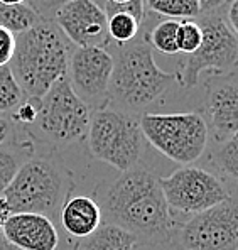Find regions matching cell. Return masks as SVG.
<instances>
[{
    "label": "cell",
    "mask_w": 238,
    "mask_h": 250,
    "mask_svg": "<svg viewBox=\"0 0 238 250\" xmlns=\"http://www.w3.org/2000/svg\"><path fill=\"white\" fill-rule=\"evenodd\" d=\"M10 132H12V122L5 115H0V146L5 144Z\"/></svg>",
    "instance_id": "f546056e"
},
{
    "label": "cell",
    "mask_w": 238,
    "mask_h": 250,
    "mask_svg": "<svg viewBox=\"0 0 238 250\" xmlns=\"http://www.w3.org/2000/svg\"><path fill=\"white\" fill-rule=\"evenodd\" d=\"M66 2H69V0H38V5H34L32 9L34 10H38V14L41 17H44L46 19V12H51V14H54V10L56 9H60L63 3ZM97 3H103V0H95Z\"/></svg>",
    "instance_id": "484cf974"
},
{
    "label": "cell",
    "mask_w": 238,
    "mask_h": 250,
    "mask_svg": "<svg viewBox=\"0 0 238 250\" xmlns=\"http://www.w3.org/2000/svg\"><path fill=\"white\" fill-rule=\"evenodd\" d=\"M179 21L167 19L162 21L152 29L151 36H147L149 44L156 47L157 51L166 54L178 53V44H176V34H178Z\"/></svg>",
    "instance_id": "ffe728a7"
},
{
    "label": "cell",
    "mask_w": 238,
    "mask_h": 250,
    "mask_svg": "<svg viewBox=\"0 0 238 250\" xmlns=\"http://www.w3.org/2000/svg\"><path fill=\"white\" fill-rule=\"evenodd\" d=\"M144 139L167 159L189 166L208 147L206 120L198 112L144 113L139 119Z\"/></svg>",
    "instance_id": "8992f818"
},
{
    "label": "cell",
    "mask_w": 238,
    "mask_h": 250,
    "mask_svg": "<svg viewBox=\"0 0 238 250\" xmlns=\"http://www.w3.org/2000/svg\"><path fill=\"white\" fill-rule=\"evenodd\" d=\"M93 198L108 225L125 230L139 245L171 242L176 222L157 181V176L140 164L108 183H100Z\"/></svg>",
    "instance_id": "6da1fadb"
},
{
    "label": "cell",
    "mask_w": 238,
    "mask_h": 250,
    "mask_svg": "<svg viewBox=\"0 0 238 250\" xmlns=\"http://www.w3.org/2000/svg\"><path fill=\"white\" fill-rule=\"evenodd\" d=\"M38 105H39V100H29V98H25V100L10 113V115H12V122L22 124V125H32L36 117H38Z\"/></svg>",
    "instance_id": "cb8c5ba5"
},
{
    "label": "cell",
    "mask_w": 238,
    "mask_h": 250,
    "mask_svg": "<svg viewBox=\"0 0 238 250\" xmlns=\"http://www.w3.org/2000/svg\"><path fill=\"white\" fill-rule=\"evenodd\" d=\"M90 154L95 159L125 172L140 164L144 154V134L139 119L115 108L91 112L86 132Z\"/></svg>",
    "instance_id": "5b68a950"
},
{
    "label": "cell",
    "mask_w": 238,
    "mask_h": 250,
    "mask_svg": "<svg viewBox=\"0 0 238 250\" xmlns=\"http://www.w3.org/2000/svg\"><path fill=\"white\" fill-rule=\"evenodd\" d=\"M9 216H10L9 205H7L5 198L0 196V242H7L5 237H3V227H5V222Z\"/></svg>",
    "instance_id": "f1b7e54d"
},
{
    "label": "cell",
    "mask_w": 238,
    "mask_h": 250,
    "mask_svg": "<svg viewBox=\"0 0 238 250\" xmlns=\"http://www.w3.org/2000/svg\"><path fill=\"white\" fill-rule=\"evenodd\" d=\"M69 41L51 19H41L16 36V49L9 69L22 93L39 100L58 80L68 75Z\"/></svg>",
    "instance_id": "7a4b0ae2"
},
{
    "label": "cell",
    "mask_w": 238,
    "mask_h": 250,
    "mask_svg": "<svg viewBox=\"0 0 238 250\" xmlns=\"http://www.w3.org/2000/svg\"><path fill=\"white\" fill-rule=\"evenodd\" d=\"M16 49V36L0 27V66H7Z\"/></svg>",
    "instance_id": "d4e9b609"
},
{
    "label": "cell",
    "mask_w": 238,
    "mask_h": 250,
    "mask_svg": "<svg viewBox=\"0 0 238 250\" xmlns=\"http://www.w3.org/2000/svg\"><path fill=\"white\" fill-rule=\"evenodd\" d=\"M113 69L108 84V106L132 113L140 112L160 98L173 83L176 73H166L156 64L147 36L115 47Z\"/></svg>",
    "instance_id": "3957f363"
},
{
    "label": "cell",
    "mask_w": 238,
    "mask_h": 250,
    "mask_svg": "<svg viewBox=\"0 0 238 250\" xmlns=\"http://www.w3.org/2000/svg\"><path fill=\"white\" fill-rule=\"evenodd\" d=\"M226 2H228V0H198V3H199V14L210 16L211 12L218 10L219 7Z\"/></svg>",
    "instance_id": "4316f807"
},
{
    "label": "cell",
    "mask_w": 238,
    "mask_h": 250,
    "mask_svg": "<svg viewBox=\"0 0 238 250\" xmlns=\"http://www.w3.org/2000/svg\"><path fill=\"white\" fill-rule=\"evenodd\" d=\"M199 25L203 32L199 47L188 54L176 71V82L184 88H195L204 69L223 75L237 64L238 41L228 24L218 16H204Z\"/></svg>",
    "instance_id": "ba28073f"
},
{
    "label": "cell",
    "mask_w": 238,
    "mask_h": 250,
    "mask_svg": "<svg viewBox=\"0 0 238 250\" xmlns=\"http://www.w3.org/2000/svg\"><path fill=\"white\" fill-rule=\"evenodd\" d=\"M0 2L7 5H17V3H25V0H0Z\"/></svg>",
    "instance_id": "4dcf8cb0"
},
{
    "label": "cell",
    "mask_w": 238,
    "mask_h": 250,
    "mask_svg": "<svg viewBox=\"0 0 238 250\" xmlns=\"http://www.w3.org/2000/svg\"><path fill=\"white\" fill-rule=\"evenodd\" d=\"M171 240L181 250H238L235 196L176 225Z\"/></svg>",
    "instance_id": "30bf717a"
},
{
    "label": "cell",
    "mask_w": 238,
    "mask_h": 250,
    "mask_svg": "<svg viewBox=\"0 0 238 250\" xmlns=\"http://www.w3.org/2000/svg\"><path fill=\"white\" fill-rule=\"evenodd\" d=\"M204 113L208 132H211L218 144L235 137L238 130V86L235 75L208 83Z\"/></svg>",
    "instance_id": "4fadbf2b"
},
{
    "label": "cell",
    "mask_w": 238,
    "mask_h": 250,
    "mask_svg": "<svg viewBox=\"0 0 238 250\" xmlns=\"http://www.w3.org/2000/svg\"><path fill=\"white\" fill-rule=\"evenodd\" d=\"M3 237L16 250H58L60 233L47 216L36 213H10Z\"/></svg>",
    "instance_id": "5bb4252c"
},
{
    "label": "cell",
    "mask_w": 238,
    "mask_h": 250,
    "mask_svg": "<svg viewBox=\"0 0 238 250\" xmlns=\"http://www.w3.org/2000/svg\"><path fill=\"white\" fill-rule=\"evenodd\" d=\"M112 54L103 47H76L69 56L68 78L75 95L91 112L108 106Z\"/></svg>",
    "instance_id": "8fae6325"
},
{
    "label": "cell",
    "mask_w": 238,
    "mask_h": 250,
    "mask_svg": "<svg viewBox=\"0 0 238 250\" xmlns=\"http://www.w3.org/2000/svg\"><path fill=\"white\" fill-rule=\"evenodd\" d=\"M61 229L71 237L81 238L91 235L103 223L98 203L88 194H69L58 216Z\"/></svg>",
    "instance_id": "9a60e30c"
},
{
    "label": "cell",
    "mask_w": 238,
    "mask_h": 250,
    "mask_svg": "<svg viewBox=\"0 0 238 250\" xmlns=\"http://www.w3.org/2000/svg\"><path fill=\"white\" fill-rule=\"evenodd\" d=\"M44 19L31 7V3H17V5H7L0 2V27L7 29L14 36L31 29L34 24Z\"/></svg>",
    "instance_id": "e0dca14e"
},
{
    "label": "cell",
    "mask_w": 238,
    "mask_h": 250,
    "mask_svg": "<svg viewBox=\"0 0 238 250\" xmlns=\"http://www.w3.org/2000/svg\"><path fill=\"white\" fill-rule=\"evenodd\" d=\"M75 250H139V242L125 230L101 223L97 231L81 238Z\"/></svg>",
    "instance_id": "2e32d148"
},
{
    "label": "cell",
    "mask_w": 238,
    "mask_h": 250,
    "mask_svg": "<svg viewBox=\"0 0 238 250\" xmlns=\"http://www.w3.org/2000/svg\"><path fill=\"white\" fill-rule=\"evenodd\" d=\"M213 163L225 176L235 181L238 176V137L221 142L213 156Z\"/></svg>",
    "instance_id": "44dd1931"
},
{
    "label": "cell",
    "mask_w": 238,
    "mask_h": 250,
    "mask_svg": "<svg viewBox=\"0 0 238 250\" xmlns=\"http://www.w3.org/2000/svg\"><path fill=\"white\" fill-rule=\"evenodd\" d=\"M25 100L9 66H0V115L12 113Z\"/></svg>",
    "instance_id": "d6986e66"
},
{
    "label": "cell",
    "mask_w": 238,
    "mask_h": 250,
    "mask_svg": "<svg viewBox=\"0 0 238 250\" xmlns=\"http://www.w3.org/2000/svg\"><path fill=\"white\" fill-rule=\"evenodd\" d=\"M20 164V154H17L12 147H9L7 144L0 146V196L12 183Z\"/></svg>",
    "instance_id": "603a6c76"
},
{
    "label": "cell",
    "mask_w": 238,
    "mask_h": 250,
    "mask_svg": "<svg viewBox=\"0 0 238 250\" xmlns=\"http://www.w3.org/2000/svg\"><path fill=\"white\" fill-rule=\"evenodd\" d=\"M157 181L173 213L196 215L233 196L218 176L198 166L179 167Z\"/></svg>",
    "instance_id": "9c48e42d"
},
{
    "label": "cell",
    "mask_w": 238,
    "mask_h": 250,
    "mask_svg": "<svg viewBox=\"0 0 238 250\" xmlns=\"http://www.w3.org/2000/svg\"><path fill=\"white\" fill-rule=\"evenodd\" d=\"M228 27L237 34L238 31V0H230L228 5V19L225 21Z\"/></svg>",
    "instance_id": "83f0119b"
},
{
    "label": "cell",
    "mask_w": 238,
    "mask_h": 250,
    "mask_svg": "<svg viewBox=\"0 0 238 250\" xmlns=\"http://www.w3.org/2000/svg\"><path fill=\"white\" fill-rule=\"evenodd\" d=\"M91 110L75 95L68 78L58 80L39 98L36 132L54 144H75L86 137Z\"/></svg>",
    "instance_id": "52a82bcc"
},
{
    "label": "cell",
    "mask_w": 238,
    "mask_h": 250,
    "mask_svg": "<svg viewBox=\"0 0 238 250\" xmlns=\"http://www.w3.org/2000/svg\"><path fill=\"white\" fill-rule=\"evenodd\" d=\"M203 32L198 21L184 19L179 21L178 34H176V44H178V53H182L184 56L193 54L199 47Z\"/></svg>",
    "instance_id": "7402d4cb"
},
{
    "label": "cell",
    "mask_w": 238,
    "mask_h": 250,
    "mask_svg": "<svg viewBox=\"0 0 238 250\" xmlns=\"http://www.w3.org/2000/svg\"><path fill=\"white\" fill-rule=\"evenodd\" d=\"M107 2H112V3H125V2H130V0H107Z\"/></svg>",
    "instance_id": "1f68e13d"
},
{
    "label": "cell",
    "mask_w": 238,
    "mask_h": 250,
    "mask_svg": "<svg viewBox=\"0 0 238 250\" xmlns=\"http://www.w3.org/2000/svg\"><path fill=\"white\" fill-rule=\"evenodd\" d=\"M73 189L69 172L53 157H31L20 164L2 196L10 213H36L58 222L60 209Z\"/></svg>",
    "instance_id": "277c9868"
},
{
    "label": "cell",
    "mask_w": 238,
    "mask_h": 250,
    "mask_svg": "<svg viewBox=\"0 0 238 250\" xmlns=\"http://www.w3.org/2000/svg\"><path fill=\"white\" fill-rule=\"evenodd\" d=\"M53 21L64 38L78 47H103L110 44L107 16L95 0H69L54 10Z\"/></svg>",
    "instance_id": "7c38bea8"
},
{
    "label": "cell",
    "mask_w": 238,
    "mask_h": 250,
    "mask_svg": "<svg viewBox=\"0 0 238 250\" xmlns=\"http://www.w3.org/2000/svg\"><path fill=\"white\" fill-rule=\"evenodd\" d=\"M149 9L169 19H193L199 16L198 0H145Z\"/></svg>",
    "instance_id": "ac0fdd59"
}]
</instances>
